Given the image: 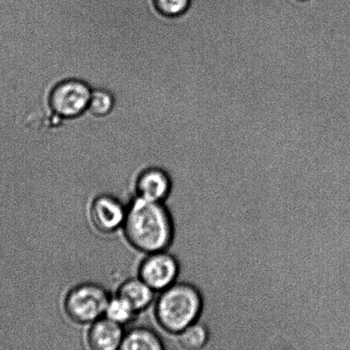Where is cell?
Returning a JSON list of instances; mask_svg holds the SVG:
<instances>
[{
	"label": "cell",
	"mask_w": 350,
	"mask_h": 350,
	"mask_svg": "<svg viewBox=\"0 0 350 350\" xmlns=\"http://www.w3.org/2000/svg\"><path fill=\"white\" fill-rule=\"evenodd\" d=\"M123 233L130 245L149 254L169 250L175 239V222L164 202L136 197L127 207Z\"/></svg>",
	"instance_id": "cell-1"
},
{
	"label": "cell",
	"mask_w": 350,
	"mask_h": 350,
	"mask_svg": "<svg viewBox=\"0 0 350 350\" xmlns=\"http://www.w3.org/2000/svg\"><path fill=\"white\" fill-rule=\"evenodd\" d=\"M201 307V297L197 288L177 281L161 291L154 314L160 327L175 336L198 321Z\"/></svg>",
	"instance_id": "cell-2"
},
{
	"label": "cell",
	"mask_w": 350,
	"mask_h": 350,
	"mask_svg": "<svg viewBox=\"0 0 350 350\" xmlns=\"http://www.w3.org/2000/svg\"><path fill=\"white\" fill-rule=\"evenodd\" d=\"M111 297L101 284H79L64 297V313L75 324L90 325L104 317Z\"/></svg>",
	"instance_id": "cell-3"
},
{
	"label": "cell",
	"mask_w": 350,
	"mask_h": 350,
	"mask_svg": "<svg viewBox=\"0 0 350 350\" xmlns=\"http://www.w3.org/2000/svg\"><path fill=\"white\" fill-rule=\"evenodd\" d=\"M92 88L77 79H68L55 85L50 95V106L55 114L74 118L87 111Z\"/></svg>",
	"instance_id": "cell-4"
},
{
	"label": "cell",
	"mask_w": 350,
	"mask_h": 350,
	"mask_svg": "<svg viewBox=\"0 0 350 350\" xmlns=\"http://www.w3.org/2000/svg\"><path fill=\"white\" fill-rule=\"evenodd\" d=\"M180 273L179 260L170 250L147 254L140 263L138 277L155 291H163L176 283Z\"/></svg>",
	"instance_id": "cell-5"
},
{
	"label": "cell",
	"mask_w": 350,
	"mask_h": 350,
	"mask_svg": "<svg viewBox=\"0 0 350 350\" xmlns=\"http://www.w3.org/2000/svg\"><path fill=\"white\" fill-rule=\"evenodd\" d=\"M127 208L114 196L101 194L92 201L89 208V219L96 231L103 234L123 228Z\"/></svg>",
	"instance_id": "cell-6"
},
{
	"label": "cell",
	"mask_w": 350,
	"mask_h": 350,
	"mask_svg": "<svg viewBox=\"0 0 350 350\" xmlns=\"http://www.w3.org/2000/svg\"><path fill=\"white\" fill-rule=\"evenodd\" d=\"M136 197L166 202L173 191V180L166 170L159 166L143 167L136 175Z\"/></svg>",
	"instance_id": "cell-7"
},
{
	"label": "cell",
	"mask_w": 350,
	"mask_h": 350,
	"mask_svg": "<svg viewBox=\"0 0 350 350\" xmlns=\"http://www.w3.org/2000/svg\"><path fill=\"white\" fill-rule=\"evenodd\" d=\"M125 334L123 325L103 317L89 325L87 344L94 350L120 349Z\"/></svg>",
	"instance_id": "cell-8"
},
{
	"label": "cell",
	"mask_w": 350,
	"mask_h": 350,
	"mask_svg": "<svg viewBox=\"0 0 350 350\" xmlns=\"http://www.w3.org/2000/svg\"><path fill=\"white\" fill-rule=\"evenodd\" d=\"M154 291L140 278H132L121 284L116 295L128 301L137 313L147 310L154 300Z\"/></svg>",
	"instance_id": "cell-9"
},
{
	"label": "cell",
	"mask_w": 350,
	"mask_h": 350,
	"mask_svg": "<svg viewBox=\"0 0 350 350\" xmlns=\"http://www.w3.org/2000/svg\"><path fill=\"white\" fill-rule=\"evenodd\" d=\"M164 348L160 336L147 327H136L125 332L120 346V349L123 350H161Z\"/></svg>",
	"instance_id": "cell-10"
},
{
	"label": "cell",
	"mask_w": 350,
	"mask_h": 350,
	"mask_svg": "<svg viewBox=\"0 0 350 350\" xmlns=\"http://www.w3.org/2000/svg\"><path fill=\"white\" fill-rule=\"evenodd\" d=\"M176 337L178 347L184 350H204L208 342V332L200 322L188 325L178 332Z\"/></svg>",
	"instance_id": "cell-11"
},
{
	"label": "cell",
	"mask_w": 350,
	"mask_h": 350,
	"mask_svg": "<svg viewBox=\"0 0 350 350\" xmlns=\"http://www.w3.org/2000/svg\"><path fill=\"white\" fill-rule=\"evenodd\" d=\"M137 314L128 301L116 294L110 298L104 317L116 323L125 325L132 322Z\"/></svg>",
	"instance_id": "cell-12"
},
{
	"label": "cell",
	"mask_w": 350,
	"mask_h": 350,
	"mask_svg": "<svg viewBox=\"0 0 350 350\" xmlns=\"http://www.w3.org/2000/svg\"><path fill=\"white\" fill-rule=\"evenodd\" d=\"M115 106V98L111 92L102 88L92 89L88 111L96 116H108Z\"/></svg>",
	"instance_id": "cell-13"
},
{
	"label": "cell",
	"mask_w": 350,
	"mask_h": 350,
	"mask_svg": "<svg viewBox=\"0 0 350 350\" xmlns=\"http://www.w3.org/2000/svg\"><path fill=\"white\" fill-rule=\"evenodd\" d=\"M158 12L166 16H182L187 12L191 0H153Z\"/></svg>",
	"instance_id": "cell-14"
},
{
	"label": "cell",
	"mask_w": 350,
	"mask_h": 350,
	"mask_svg": "<svg viewBox=\"0 0 350 350\" xmlns=\"http://www.w3.org/2000/svg\"><path fill=\"white\" fill-rule=\"evenodd\" d=\"M299 1H307V0H299Z\"/></svg>",
	"instance_id": "cell-15"
}]
</instances>
